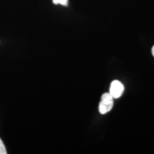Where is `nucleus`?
Listing matches in <instances>:
<instances>
[{"instance_id":"f257e3e1","label":"nucleus","mask_w":154,"mask_h":154,"mask_svg":"<svg viewBox=\"0 0 154 154\" xmlns=\"http://www.w3.org/2000/svg\"><path fill=\"white\" fill-rule=\"evenodd\" d=\"M113 100L114 99L110 93H105L101 96V101L99 106V111L101 114H106L111 111L113 106Z\"/></svg>"},{"instance_id":"20e7f679","label":"nucleus","mask_w":154,"mask_h":154,"mask_svg":"<svg viewBox=\"0 0 154 154\" xmlns=\"http://www.w3.org/2000/svg\"><path fill=\"white\" fill-rule=\"evenodd\" d=\"M54 5H61L63 6L68 5V0H53Z\"/></svg>"},{"instance_id":"f03ea898","label":"nucleus","mask_w":154,"mask_h":154,"mask_svg":"<svg viewBox=\"0 0 154 154\" xmlns=\"http://www.w3.org/2000/svg\"><path fill=\"white\" fill-rule=\"evenodd\" d=\"M124 91V86L118 80L113 81L111 82L109 89V93L113 96V99H119L122 96Z\"/></svg>"},{"instance_id":"7ed1b4c3","label":"nucleus","mask_w":154,"mask_h":154,"mask_svg":"<svg viewBox=\"0 0 154 154\" xmlns=\"http://www.w3.org/2000/svg\"><path fill=\"white\" fill-rule=\"evenodd\" d=\"M7 151L6 150L5 146L2 140L0 138V154H7Z\"/></svg>"},{"instance_id":"39448f33","label":"nucleus","mask_w":154,"mask_h":154,"mask_svg":"<svg viewBox=\"0 0 154 154\" xmlns=\"http://www.w3.org/2000/svg\"><path fill=\"white\" fill-rule=\"evenodd\" d=\"M151 52H152V54H153V56L154 57V46L153 47H152V49H151Z\"/></svg>"}]
</instances>
